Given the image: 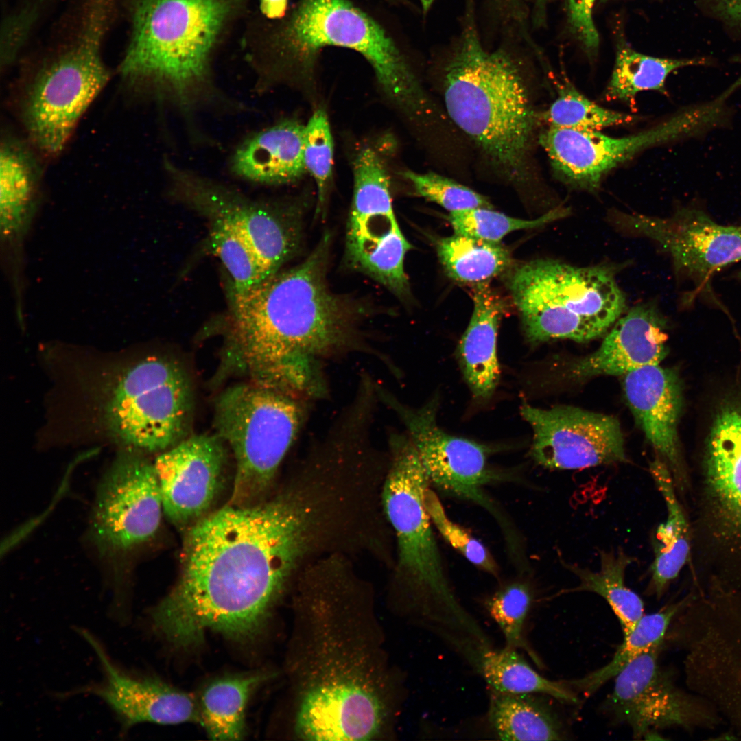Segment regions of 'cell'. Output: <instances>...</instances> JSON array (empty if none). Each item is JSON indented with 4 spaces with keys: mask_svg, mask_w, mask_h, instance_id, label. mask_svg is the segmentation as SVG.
Instances as JSON below:
<instances>
[{
    "mask_svg": "<svg viewBox=\"0 0 741 741\" xmlns=\"http://www.w3.org/2000/svg\"><path fill=\"white\" fill-rule=\"evenodd\" d=\"M242 44L263 84L308 75L322 49L338 47L362 55L386 95L407 113L421 110L427 101L393 40L349 0H298L277 21L255 13L246 24Z\"/></svg>",
    "mask_w": 741,
    "mask_h": 741,
    "instance_id": "277c9868",
    "label": "cell"
},
{
    "mask_svg": "<svg viewBox=\"0 0 741 741\" xmlns=\"http://www.w3.org/2000/svg\"><path fill=\"white\" fill-rule=\"evenodd\" d=\"M599 571L593 572L572 564L566 568L579 579V584L569 592L589 591L598 594L610 605L618 617L624 637L635 627L644 615L641 598L625 584V572L633 558L622 550L602 552Z\"/></svg>",
    "mask_w": 741,
    "mask_h": 741,
    "instance_id": "1f68e13d",
    "label": "cell"
},
{
    "mask_svg": "<svg viewBox=\"0 0 741 741\" xmlns=\"http://www.w3.org/2000/svg\"><path fill=\"white\" fill-rule=\"evenodd\" d=\"M690 598L668 604L657 612L644 615L634 629L624 637L623 643L609 663L580 679L565 683L574 692L586 696L593 694L635 659L655 646L664 644L671 623Z\"/></svg>",
    "mask_w": 741,
    "mask_h": 741,
    "instance_id": "d590c367",
    "label": "cell"
},
{
    "mask_svg": "<svg viewBox=\"0 0 741 741\" xmlns=\"http://www.w3.org/2000/svg\"><path fill=\"white\" fill-rule=\"evenodd\" d=\"M530 1H531V2H532V3H533V4H534V6H535V7H536V8H537V9H539V8H543V6H544V5H545V4H546V3H548V1H550V0H530Z\"/></svg>",
    "mask_w": 741,
    "mask_h": 741,
    "instance_id": "681fc988",
    "label": "cell"
},
{
    "mask_svg": "<svg viewBox=\"0 0 741 741\" xmlns=\"http://www.w3.org/2000/svg\"><path fill=\"white\" fill-rule=\"evenodd\" d=\"M289 0H258L257 13L268 21H277L287 13Z\"/></svg>",
    "mask_w": 741,
    "mask_h": 741,
    "instance_id": "7dc6e473",
    "label": "cell"
},
{
    "mask_svg": "<svg viewBox=\"0 0 741 741\" xmlns=\"http://www.w3.org/2000/svg\"><path fill=\"white\" fill-rule=\"evenodd\" d=\"M78 632L95 650L104 677L75 692L89 693L102 699L116 714L122 731L145 722L162 725L200 722L199 706L190 694L155 679L128 674L113 663L89 632L82 628Z\"/></svg>",
    "mask_w": 741,
    "mask_h": 741,
    "instance_id": "7402d4cb",
    "label": "cell"
},
{
    "mask_svg": "<svg viewBox=\"0 0 741 741\" xmlns=\"http://www.w3.org/2000/svg\"><path fill=\"white\" fill-rule=\"evenodd\" d=\"M535 694L490 692L486 720L502 740H562L567 739L559 714Z\"/></svg>",
    "mask_w": 741,
    "mask_h": 741,
    "instance_id": "83f0119b",
    "label": "cell"
},
{
    "mask_svg": "<svg viewBox=\"0 0 741 741\" xmlns=\"http://www.w3.org/2000/svg\"><path fill=\"white\" fill-rule=\"evenodd\" d=\"M649 469L667 508L666 520L659 525L653 536L654 560L648 588L649 593L659 598L687 560L690 536L669 468L658 458L650 462Z\"/></svg>",
    "mask_w": 741,
    "mask_h": 741,
    "instance_id": "4316f807",
    "label": "cell"
},
{
    "mask_svg": "<svg viewBox=\"0 0 741 741\" xmlns=\"http://www.w3.org/2000/svg\"><path fill=\"white\" fill-rule=\"evenodd\" d=\"M666 637L685 652L688 690L712 706L734 738H741V602L692 598Z\"/></svg>",
    "mask_w": 741,
    "mask_h": 741,
    "instance_id": "30bf717a",
    "label": "cell"
},
{
    "mask_svg": "<svg viewBox=\"0 0 741 741\" xmlns=\"http://www.w3.org/2000/svg\"><path fill=\"white\" fill-rule=\"evenodd\" d=\"M666 320L653 303H640L622 315L599 348L574 361L571 378L626 375L642 367L659 364L667 353Z\"/></svg>",
    "mask_w": 741,
    "mask_h": 741,
    "instance_id": "603a6c76",
    "label": "cell"
},
{
    "mask_svg": "<svg viewBox=\"0 0 741 741\" xmlns=\"http://www.w3.org/2000/svg\"><path fill=\"white\" fill-rule=\"evenodd\" d=\"M566 208L554 209L534 220L513 217L491 208H476L451 213L448 220L454 233L493 242H500L508 234L544 226L566 217Z\"/></svg>",
    "mask_w": 741,
    "mask_h": 741,
    "instance_id": "ab89813d",
    "label": "cell"
},
{
    "mask_svg": "<svg viewBox=\"0 0 741 741\" xmlns=\"http://www.w3.org/2000/svg\"><path fill=\"white\" fill-rule=\"evenodd\" d=\"M424 503L432 523L441 536L471 563L498 577L499 568L488 549L447 515L436 493L429 486Z\"/></svg>",
    "mask_w": 741,
    "mask_h": 741,
    "instance_id": "7bdbcfd3",
    "label": "cell"
},
{
    "mask_svg": "<svg viewBox=\"0 0 741 741\" xmlns=\"http://www.w3.org/2000/svg\"><path fill=\"white\" fill-rule=\"evenodd\" d=\"M303 158L306 171L317 187V213L322 209L333 172V140L327 115L316 110L304 129Z\"/></svg>",
    "mask_w": 741,
    "mask_h": 741,
    "instance_id": "60d3db41",
    "label": "cell"
},
{
    "mask_svg": "<svg viewBox=\"0 0 741 741\" xmlns=\"http://www.w3.org/2000/svg\"><path fill=\"white\" fill-rule=\"evenodd\" d=\"M521 414L533 432L532 456L543 467L579 469L627 460L614 416L570 405H524Z\"/></svg>",
    "mask_w": 741,
    "mask_h": 741,
    "instance_id": "d6986e66",
    "label": "cell"
},
{
    "mask_svg": "<svg viewBox=\"0 0 741 741\" xmlns=\"http://www.w3.org/2000/svg\"><path fill=\"white\" fill-rule=\"evenodd\" d=\"M436 249L449 277L472 287L488 283L512 267L510 252L500 242L454 233L440 238Z\"/></svg>",
    "mask_w": 741,
    "mask_h": 741,
    "instance_id": "4dcf8cb0",
    "label": "cell"
},
{
    "mask_svg": "<svg viewBox=\"0 0 741 741\" xmlns=\"http://www.w3.org/2000/svg\"><path fill=\"white\" fill-rule=\"evenodd\" d=\"M310 401L254 384L231 386L215 407L217 435L231 448V504L247 505L271 486L307 419Z\"/></svg>",
    "mask_w": 741,
    "mask_h": 741,
    "instance_id": "ba28073f",
    "label": "cell"
},
{
    "mask_svg": "<svg viewBox=\"0 0 741 741\" xmlns=\"http://www.w3.org/2000/svg\"><path fill=\"white\" fill-rule=\"evenodd\" d=\"M475 670L482 677L490 692L535 694L549 696L565 703H578L576 693L565 681L544 677L517 649L505 646L499 649H487L482 654Z\"/></svg>",
    "mask_w": 741,
    "mask_h": 741,
    "instance_id": "f546056e",
    "label": "cell"
},
{
    "mask_svg": "<svg viewBox=\"0 0 741 741\" xmlns=\"http://www.w3.org/2000/svg\"><path fill=\"white\" fill-rule=\"evenodd\" d=\"M330 236L309 256L244 292L228 290V363L273 390L303 388L323 363L354 353L384 355L370 346L363 305L331 290Z\"/></svg>",
    "mask_w": 741,
    "mask_h": 741,
    "instance_id": "7a4b0ae2",
    "label": "cell"
},
{
    "mask_svg": "<svg viewBox=\"0 0 741 741\" xmlns=\"http://www.w3.org/2000/svg\"><path fill=\"white\" fill-rule=\"evenodd\" d=\"M543 118L550 127L580 130H599L636 120L631 115L597 104L567 81L558 88L557 97Z\"/></svg>",
    "mask_w": 741,
    "mask_h": 741,
    "instance_id": "74e56055",
    "label": "cell"
},
{
    "mask_svg": "<svg viewBox=\"0 0 741 741\" xmlns=\"http://www.w3.org/2000/svg\"><path fill=\"white\" fill-rule=\"evenodd\" d=\"M614 222L656 242L672 259L676 274L693 286L690 301L711 290L715 272L741 261V224L723 225L701 208H678L670 217L616 213Z\"/></svg>",
    "mask_w": 741,
    "mask_h": 741,
    "instance_id": "2e32d148",
    "label": "cell"
},
{
    "mask_svg": "<svg viewBox=\"0 0 741 741\" xmlns=\"http://www.w3.org/2000/svg\"><path fill=\"white\" fill-rule=\"evenodd\" d=\"M443 88L456 126L507 178H522L537 115L513 58L502 49H486L469 25L445 69Z\"/></svg>",
    "mask_w": 741,
    "mask_h": 741,
    "instance_id": "8992f818",
    "label": "cell"
},
{
    "mask_svg": "<svg viewBox=\"0 0 741 741\" xmlns=\"http://www.w3.org/2000/svg\"><path fill=\"white\" fill-rule=\"evenodd\" d=\"M624 376V396L636 421L659 458L679 474L677 424L682 401L677 373L653 364Z\"/></svg>",
    "mask_w": 741,
    "mask_h": 741,
    "instance_id": "cb8c5ba5",
    "label": "cell"
},
{
    "mask_svg": "<svg viewBox=\"0 0 741 741\" xmlns=\"http://www.w3.org/2000/svg\"><path fill=\"white\" fill-rule=\"evenodd\" d=\"M709 62L704 57L684 59L654 57L626 45L620 46L605 95L609 100L625 102H631L637 94L644 91H656L667 95L666 82L671 73L680 68L707 65Z\"/></svg>",
    "mask_w": 741,
    "mask_h": 741,
    "instance_id": "836d02e7",
    "label": "cell"
},
{
    "mask_svg": "<svg viewBox=\"0 0 741 741\" xmlns=\"http://www.w3.org/2000/svg\"><path fill=\"white\" fill-rule=\"evenodd\" d=\"M34 150L28 141L10 134L1 139V208L7 220L23 216L35 202L43 171Z\"/></svg>",
    "mask_w": 741,
    "mask_h": 741,
    "instance_id": "e575fe53",
    "label": "cell"
},
{
    "mask_svg": "<svg viewBox=\"0 0 741 741\" xmlns=\"http://www.w3.org/2000/svg\"><path fill=\"white\" fill-rule=\"evenodd\" d=\"M304 694L296 731L309 740H365L377 733L383 705L373 688L358 679L326 676Z\"/></svg>",
    "mask_w": 741,
    "mask_h": 741,
    "instance_id": "44dd1931",
    "label": "cell"
},
{
    "mask_svg": "<svg viewBox=\"0 0 741 741\" xmlns=\"http://www.w3.org/2000/svg\"><path fill=\"white\" fill-rule=\"evenodd\" d=\"M402 175L410 182L417 195L439 204L450 213L492 207L486 197L434 172L421 174L406 170Z\"/></svg>",
    "mask_w": 741,
    "mask_h": 741,
    "instance_id": "ee69618b",
    "label": "cell"
},
{
    "mask_svg": "<svg viewBox=\"0 0 741 741\" xmlns=\"http://www.w3.org/2000/svg\"><path fill=\"white\" fill-rule=\"evenodd\" d=\"M731 60L735 62L741 64V56H736L732 58Z\"/></svg>",
    "mask_w": 741,
    "mask_h": 741,
    "instance_id": "f907efd6",
    "label": "cell"
},
{
    "mask_svg": "<svg viewBox=\"0 0 741 741\" xmlns=\"http://www.w3.org/2000/svg\"><path fill=\"white\" fill-rule=\"evenodd\" d=\"M388 464L381 489L384 513L397 543L395 580L416 621L441 640L469 633L476 619L457 597L426 510L430 486L407 434L390 432Z\"/></svg>",
    "mask_w": 741,
    "mask_h": 741,
    "instance_id": "5b68a950",
    "label": "cell"
},
{
    "mask_svg": "<svg viewBox=\"0 0 741 741\" xmlns=\"http://www.w3.org/2000/svg\"><path fill=\"white\" fill-rule=\"evenodd\" d=\"M209 242L229 277L228 290L246 292L268 277L257 255L246 240L226 223L209 220Z\"/></svg>",
    "mask_w": 741,
    "mask_h": 741,
    "instance_id": "8d00e7d4",
    "label": "cell"
},
{
    "mask_svg": "<svg viewBox=\"0 0 741 741\" xmlns=\"http://www.w3.org/2000/svg\"><path fill=\"white\" fill-rule=\"evenodd\" d=\"M508 274L512 301L526 338L533 345L593 340L606 333L626 309L615 273L604 266L536 259L511 267Z\"/></svg>",
    "mask_w": 741,
    "mask_h": 741,
    "instance_id": "52a82bcc",
    "label": "cell"
},
{
    "mask_svg": "<svg viewBox=\"0 0 741 741\" xmlns=\"http://www.w3.org/2000/svg\"><path fill=\"white\" fill-rule=\"evenodd\" d=\"M353 194L346 233V257L353 269L377 281L395 296L410 294L404 259L412 248L394 213L390 177L384 160L372 147L353 161Z\"/></svg>",
    "mask_w": 741,
    "mask_h": 741,
    "instance_id": "7c38bea8",
    "label": "cell"
},
{
    "mask_svg": "<svg viewBox=\"0 0 741 741\" xmlns=\"http://www.w3.org/2000/svg\"><path fill=\"white\" fill-rule=\"evenodd\" d=\"M163 165L172 197L207 220L222 221L237 231L252 248L268 278L296 252L301 225L290 209L252 200L168 158Z\"/></svg>",
    "mask_w": 741,
    "mask_h": 741,
    "instance_id": "5bb4252c",
    "label": "cell"
},
{
    "mask_svg": "<svg viewBox=\"0 0 741 741\" xmlns=\"http://www.w3.org/2000/svg\"><path fill=\"white\" fill-rule=\"evenodd\" d=\"M304 129L298 121L288 119L251 134L233 152L232 173L243 180L267 185L299 180L306 172Z\"/></svg>",
    "mask_w": 741,
    "mask_h": 741,
    "instance_id": "d4e9b609",
    "label": "cell"
},
{
    "mask_svg": "<svg viewBox=\"0 0 741 741\" xmlns=\"http://www.w3.org/2000/svg\"><path fill=\"white\" fill-rule=\"evenodd\" d=\"M377 389L379 401L394 411L405 426L430 484L495 513L492 501L483 489L497 478L488 463L492 449L440 428L436 422L437 398L414 408L379 383Z\"/></svg>",
    "mask_w": 741,
    "mask_h": 741,
    "instance_id": "e0dca14e",
    "label": "cell"
},
{
    "mask_svg": "<svg viewBox=\"0 0 741 741\" xmlns=\"http://www.w3.org/2000/svg\"><path fill=\"white\" fill-rule=\"evenodd\" d=\"M709 10L725 23L741 27V0H701Z\"/></svg>",
    "mask_w": 741,
    "mask_h": 741,
    "instance_id": "bcb514c9",
    "label": "cell"
},
{
    "mask_svg": "<svg viewBox=\"0 0 741 741\" xmlns=\"http://www.w3.org/2000/svg\"><path fill=\"white\" fill-rule=\"evenodd\" d=\"M739 276L741 277V272L739 274Z\"/></svg>",
    "mask_w": 741,
    "mask_h": 741,
    "instance_id": "816d5d0a",
    "label": "cell"
},
{
    "mask_svg": "<svg viewBox=\"0 0 741 741\" xmlns=\"http://www.w3.org/2000/svg\"><path fill=\"white\" fill-rule=\"evenodd\" d=\"M533 601V592L524 581L508 583L489 597L484 607L499 628L505 646L524 650L539 663V659L526 637V623Z\"/></svg>",
    "mask_w": 741,
    "mask_h": 741,
    "instance_id": "f35d334b",
    "label": "cell"
},
{
    "mask_svg": "<svg viewBox=\"0 0 741 741\" xmlns=\"http://www.w3.org/2000/svg\"><path fill=\"white\" fill-rule=\"evenodd\" d=\"M264 679L262 674L229 677L216 680L205 688L199 705L200 722L212 739L242 738L248 700Z\"/></svg>",
    "mask_w": 741,
    "mask_h": 741,
    "instance_id": "d6a6232c",
    "label": "cell"
},
{
    "mask_svg": "<svg viewBox=\"0 0 741 741\" xmlns=\"http://www.w3.org/2000/svg\"><path fill=\"white\" fill-rule=\"evenodd\" d=\"M596 0H567L569 23L577 37L588 51L593 52L599 45V35L593 19Z\"/></svg>",
    "mask_w": 741,
    "mask_h": 741,
    "instance_id": "f6af8a7d",
    "label": "cell"
},
{
    "mask_svg": "<svg viewBox=\"0 0 741 741\" xmlns=\"http://www.w3.org/2000/svg\"><path fill=\"white\" fill-rule=\"evenodd\" d=\"M664 644L655 646L629 663L616 677L602 703L613 722L626 725L635 739L657 730L714 729L723 724L706 701L675 684L659 663Z\"/></svg>",
    "mask_w": 741,
    "mask_h": 741,
    "instance_id": "9a60e30c",
    "label": "cell"
},
{
    "mask_svg": "<svg viewBox=\"0 0 741 741\" xmlns=\"http://www.w3.org/2000/svg\"><path fill=\"white\" fill-rule=\"evenodd\" d=\"M224 444L217 434L193 436L156 458L163 510L176 526L200 519L212 504L224 470Z\"/></svg>",
    "mask_w": 741,
    "mask_h": 741,
    "instance_id": "ffe728a7",
    "label": "cell"
},
{
    "mask_svg": "<svg viewBox=\"0 0 741 741\" xmlns=\"http://www.w3.org/2000/svg\"><path fill=\"white\" fill-rule=\"evenodd\" d=\"M56 0H17L2 20L1 67L16 62Z\"/></svg>",
    "mask_w": 741,
    "mask_h": 741,
    "instance_id": "b9f144b4",
    "label": "cell"
},
{
    "mask_svg": "<svg viewBox=\"0 0 741 741\" xmlns=\"http://www.w3.org/2000/svg\"><path fill=\"white\" fill-rule=\"evenodd\" d=\"M436 0H419L422 10L424 13H427Z\"/></svg>",
    "mask_w": 741,
    "mask_h": 741,
    "instance_id": "c3c4849f",
    "label": "cell"
},
{
    "mask_svg": "<svg viewBox=\"0 0 741 741\" xmlns=\"http://www.w3.org/2000/svg\"><path fill=\"white\" fill-rule=\"evenodd\" d=\"M473 302L472 315L456 354L473 395L486 400L493 395L499 379L497 337L507 307L489 283L473 287Z\"/></svg>",
    "mask_w": 741,
    "mask_h": 741,
    "instance_id": "484cf974",
    "label": "cell"
},
{
    "mask_svg": "<svg viewBox=\"0 0 741 741\" xmlns=\"http://www.w3.org/2000/svg\"><path fill=\"white\" fill-rule=\"evenodd\" d=\"M20 103L27 141L47 157L60 154L87 108L106 86L104 59H75L38 52Z\"/></svg>",
    "mask_w": 741,
    "mask_h": 741,
    "instance_id": "4fadbf2b",
    "label": "cell"
},
{
    "mask_svg": "<svg viewBox=\"0 0 741 741\" xmlns=\"http://www.w3.org/2000/svg\"><path fill=\"white\" fill-rule=\"evenodd\" d=\"M163 504L154 464L121 453L99 485L91 520L93 542L104 552L126 553L157 531Z\"/></svg>",
    "mask_w": 741,
    "mask_h": 741,
    "instance_id": "ac0fdd59",
    "label": "cell"
},
{
    "mask_svg": "<svg viewBox=\"0 0 741 741\" xmlns=\"http://www.w3.org/2000/svg\"><path fill=\"white\" fill-rule=\"evenodd\" d=\"M252 0H125L130 24L119 66L137 91L187 119L221 99L216 55Z\"/></svg>",
    "mask_w": 741,
    "mask_h": 741,
    "instance_id": "3957f363",
    "label": "cell"
},
{
    "mask_svg": "<svg viewBox=\"0 0 741 741\" xmlns=\"http://www.w3.org/2000/svg\"><path fill=\"white\" fill-rule=\"evenodd\" d=\"M730 93L687 106L662 121L628 136L614 137L598 130L549 127L539 137L552 166L569 187L596 191L613 169L637 153L657 145L702 137L730 125Z\"/></svg>",
    "mask_w": 741,
    "mask_h": 741,
    "instance_id": "9c48e42d",
    "label": "cell"
},
{
    "mask_svg": "<svg viewBox=\"0 0 741 741\" xmlns=\"http://www.w3.org/2000/svg\"><path fill=\"white\" fill-rule=\"evenodd\" d=\"M294 475L266 502L231 504L193 524L180 578L151 613L167 639L191 646L208 631L251 638L287 583L338 550L342 524L332 495L312 475Z\"/></svg>",
    "mask_w": 741,
    "mask_h": 741,
    "instance_id": "6da1fadb",
    "label": "cell"
},
{
    "mask_svg": "<svg viewBox=\"0 0 741 741\" xmlns=\"http://www.w3.org/2000/svg\"><path fill=\"white\" fill-rule=\"evenodd\" d=\"M711 486L726 510L741 519V408L728 407L716 417L707 448Z\"/></svg>",
    "mask_w": 741,
    "mask_h": 741,
    "instance_id": "f1b7e54d",
    "label": "cell"
},
{
    "mask_svg": "<svg viewBox=\"0 0 741 741\" xmlns=\"http://www.w3.org/2000/svg\"><path fill=\"white\" fill-rule=\"evenodd\" d=\"M192 408L189 380L176 363L148 357L116 385L106 409L111 434L133 448L166 450L184 436Z\"/></svg>",
    "mask_w": 741,
    "mask_h": 741,
    "instance_id": "8fae6325",
    "label": "cell"
}]
</instances>
